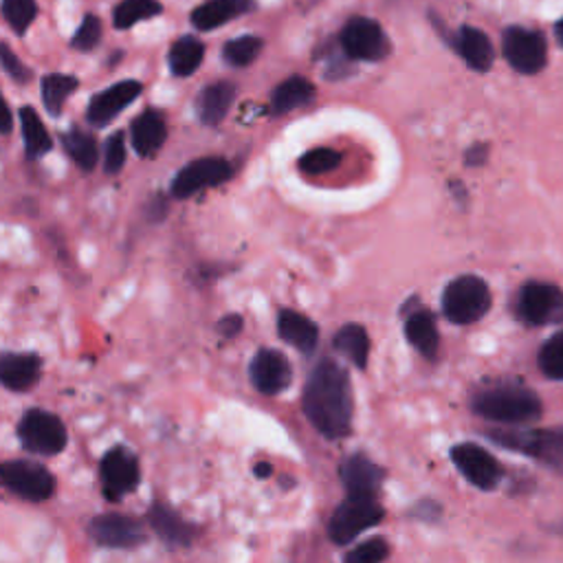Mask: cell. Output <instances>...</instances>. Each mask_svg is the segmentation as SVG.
<instances>
[{
    "mask_svg": "<svg viewBox=\"0 0 563 563\" xmlns=\"http://www.w3.org/2000/svg\"><path fill=\"white\" fill-rule=\"evenodd\" d=\"M254 474L258 476V478H269L271 474H273V467L271 465H258V467H254Z\"/></svg>",
    "mask_w": 563,
    "mask_h": 563,
    "instance_id": "43",
    "label": "cell"
},
{
    "mask_svg": "<svg viewBox=\"0 0 563 563\" xmlns=\"http://www.w3.org/2000/svg\"><path fill=\"white\" fill-rule=\"evenodd\" d=\"M0 485L29 502H47L56 491V480L49 469L29 461L0 465Z\"/></svg>",
    "mask_w": 563,
    "mask_h": 563,
    "instance_id": "8",
    "label": "cell"
},
{
    "mask_svg": "<svg viewBox=\"0 0 563 563\" xmlns=\"http://www.w3.org/2000/svg\"><path fill=\"white\" fill-rule=\"evenodd\" d=\"M150 526L155 528V533L172 548H181L192 543L194 539V526L187 524L181 515H176L172 509L163 506V504H155L148 513Z\"/></svg>",
    "mask_w": 563,
    "mask_h": 563,
    "instance_id": "22",
    "label": "cell"
},
{
    "mask_svg": "<svg viewBox=\"0 0 563 563\" xmlns=\"http://www.w3.org/2000/svg\"><path fill=\"white\" fill-rule=\"evenodd\" d=\"M252 381L258 392L276 396L291 385L293 368L280 351L265 348L252 362Z\"/></svg>",
    "mask_w": 563,
    "mask_h": 563,
    "instance_id": "15",
    "label": "cell"
},
{
    "mask_svg": "<svg viewBox=\"0 0 563 563\" xmlns=\"http://www.w3.org/2000/svg\"><path fill=\"white\" fill-rule=\"evenodd\" d=\"M126 161V144L124 135L115 133L106 142V152H103V168L108 174H118L124 168Z\"/></svg>",
    "mask_w": 563,
    "mask_h": 563,
    "instance_id": "38",
    "label": "cell"
},
{
    "mask_svg": "<svg viewBox=\"0 0 563 563\" xmlns=\"http://www.w3.org/2000/svg\"><path fill=\"white\" fill-rule=\"evenodd\" d=\"M42 375V362L32 353L0 355V383L12 392L32 390Z\"/></svg>",
    "mask_w": 563,
    "mask_h": 563,
    "instance_id": "17",
    "label": "cell"
},
{
    "mask_svg": "<svg viewBox=\"0 0 563 563\" xmlns=\"http://www.w3.org/2000/svg\"><path fill=\"white\" fill-rule=\"evenodd\" d=\"M502 49L506 62L524 75L539 73L548 62V49L546 40L526 27H511L504 32Z\"/></svg>",
    "mask_w": 563,
    "mask_h": 563,
    "instance_id": "11",
    "label": "cell"
},
{
    "mask_svg": "<svg viewBox=\"0 0 563 563\" xmlns=\"http://www.w3.org/2000/svg\"><path fill=\"white\" fill-rule=\"evenodd\" d=\"M88 530L93 541L103 548H135L146 541L144 526L126 515H99Z\"/></svg>",
    "mask_w": 563,
    "mask_h": 563,
    "instance_id": "14",
    "label": "cell"
},
{
    "mask_svg": "<svg viewBox=\"0 0 563 563\" xmlns=\"http://www.w3.org/2000/svg\"><path fill=\"white\" fill-rule=\"evenodd\" d=\"M0 64H3L8 75H12L16 82L29 79V71L23 66V62L16 58V53L8 45H0Z\"/></svg>",
    "mask_w": 563,
    "mask_h": 563,
    "instance_id": "40",
    "label": "cell"
},
{
    "mask_svg": "<svg viewBox=\"0 0 563 563\" xmlns=\"http://www.w3.org/2000/svg\"><path fill=\"white\" fill-rule=\"evenodd\" d=\"M342 47L348 58L362 62H379L390 53V40L383 27L372 19H353L342 32Z\"/></svg>",
    "mask_w": 563,
    "mask_h": 563,
    "instance_id": "10",
    "label": "cell"
},
{
    "mask_svg": "<svg viewBox=\"0 0 563 563\" xmlns=\"http://www.w3.org/2000/svg\"><path fill=\"white\" fill-rule=\"evenodd\" d=\"M554 34H556V40H559V45L563 47V19L556 23V27H554Z\"/></svg>",
    "mask_w": 563,
    "mask_h": 563,
    "instance_id": "44",
    "label": "cell"
},
{
    "mask_svg": "<svg viewBox=\"0 0 563 563\" xmlns=\"http://www.w3.org/2000/svg\"><path fill=\"white\" fill-rule=\"evenodd\" d=\"M260 49L262 40L258 36H243L224 45L222 56L232 66H249L260 56Z\"/></svg>",
    "mask_w": 563,
    "mask_h": 563,
    "instance_id": "34",
    "label": "cell"
},
{
    "mask_svg": "<svg viewBox=\"0 0 563 563\" xmlns=\"http://www.w3.org/2000/svg\"><path fill=\"white\" fill-rule=\"evenodd\" d=\"M157 14H161L159 0H124L115 14H112V23H115L118 29H131L137 23L148 21Z\"/></svg>",
    "mask_w": 563,
    "mask_h": 563,
    "instance_id": "31",
    "label": "cell"
},
{
    "mask_svg": "<svg viewBox=\"0 0 563 563\" xmlns=\"http://www.w3.org/2000/svg\"><path fill=\"white\" fill-rule=\"evenodd\" d=\"M452 461L456 469L463 474L467 482H472L476 489L493 491L502 480V467L500 463L487 452V449L463 442L452 449Z\"/></svg>",
    "mask_w": 563,
    "mask_h": 563,
    "instance_id": "12",
    "label": "cell"
},
{
    "mask_svg": "<svg viewBox=\"0 0 563 563\" xmlns=\"http://www.w3.org/2000/svg\"><path fill=\"white\" fill-rule=\"evenodd\" d=\"M474 412L493 423L519 425L541 416V401L526 385L500 383L476 394Z\"/></svg>",
    "mask_w": 563,
    "mask_h": 563,
    "instance_id": "2",
    "label": "cell"
},
{
    "mask_svg": "<svg viewBox=\"0 0 563 563\" xmlns=\"http://www.w3.org/2000/svg\"><path fill=\"white\" fill-rule=\"evenodd\" d=\"M458 56L474 69V71H489L493 66V45L485 32L476 27H463L454 38Z\"/></svg>",
    "mask_w": 563,
    "mask_h": 563,
    "instance_id": "20",
    "label": "cell"
},
{
    "mask_svg": "<svg viewBox=\"0 0 563 563\" xmlns=\"http://www.w3.org/2000/svg\"><path fill=\"white\" fill-rule=\"evenodd\" d=\"M517 315L528 326L563 323V289L548 282H528L517 297Z\"/></svg>",
    "mask_w": 563,
    "mask_h": 563,
    "instance_id": "7",
    "label": "cell"
},
{
    "mask_svg": "<svg viewBox=\"0 0 563 563\" xmlns=\"http://www.w3.org/2000/svg\"><path fill=\"white\" fill-rule=\"evenodd\" d=\"M236 86L232 82H216L207 86L198 97V118L207 126L220 124L234 103Z\"/></svg>",
    "mask_w": 563,
    "mask_h": 563,
    "instance_id": "21",
    "label": "cell"
},
{
    "mask_svg": "<svg viewBox=\"0 0 563 563\" xmlns=\"http://www.w3.org/2000/svg\"><path fill=\"white\" fill-rule=\"evenodd\" d=\"M101 38V25L95 16H86L84 23L79 25L75 38H73V47L79 51H90L93 47H97Z\"/></svg>",
    "mask_w": 563,
    "mask_h": 563,
    "instance_id": "39",
    "label": "cell"
},
{
    "mask_svg": "<svg viewBox=\"0 0 563 563\" xmlns=\"http://www.w3.org/2000/svg\"><path fill=\"white\" fill-rule=\"evenodd\" d=\"M491 438L502 446L522 452L554 472H563V427L535 431H495Z\"/></svg>",
    "mask_w": 563,
    "mask_h": 563,
    "instance_id": "4",
    "label": "cell"
},
{
    "mask_svg": "<svg viewBox=\"0 0 563 563\" xmlns=\"http://www.w3.org/2000/svg\"><path fill=\"white\" fill-rule=\"evenodd\" d=\"M142 95V84L139 82H120L115 86L106 88L103 93L95 95L88 103V122L95 126H108L112 120Z\"/></svg>",
    "mask_w": 563,
    "mask_h": 563,
    "instance_id": "16",
    "label": "cell"
},
{
    "mask_svg": "<svg viewBox=\"0 0 563 563\" xmlns=\"http://www.w3.org/2000/svg\"><path fill=\"white\" fill-rule=\"evenodd\" d=\"M249 8H252V0H211V3L200 5L192 14V23L200 32H211L228 25L232 19L241 16Z\"/></svg>",
    "mask_w": 563,
    "mask_h": 563,
    "instance_id": "24",
    "label": "cell"
},
{
    "mask_svg": "<svg viewBox=\"0 0 563 563\" xmlns=\"http://www.w3.org/2000/svg\"><path fill=\"white\" fill-rule=\"evenodd\" d=\"M205 58V47L196 38H181L170 51V69L174 75H192Z\"/></svg>",
    "mask_w": 563,
    "mask_h": 563,
    "instance_id": "29",
    "label": "cell"
},
{
    "mask_svg": "<svg viewBox=\"0 0 563 563\" xmlns=\"http://www.w3.org/2000/svg\"><path fill=\"white\" fill-rule=\"evenodd\" d=\"M75 88H77V79L69 77V75L56 73V75H47L42 79V101L53 118L60 115L66 99L73 95Z\"/></svg>",
    "mask_w": 563,
    "mask_h": 563,
    "instance_id": "30",
    "label": "cell"
},
{
    "mask_svg": "<svg viewBox=\"0 0 563 563\" xmlns=\"http://www.w3.org/2000/svg\"><path fill=\"white\" fill-rule=\"evenodd\" d=\"M383 509L377 502V498H357L348 495L336 511L332 513V519L328 524V535L334 543H351L355 537L366 533L368 528L381 524Z\"/></svg>",
    "mask_w": 563,
    "mask_h": 563,
    "instance_id": "5",
    "label": "cell"
},
{
    "mask_svg": "<svg viewBox=\"0 0 563 563\" xmlns=\"http://www.w3.org/2000/svg\"><path fill=\"white\" fill-rule=\"evenodd\" d=\"M99 476H101L103 495L112 502H118L139 487V478H142L139 461L133 452H128V449L112 446L101 458Z\"/></svg>",
    "mask_w": 563,
    "mask_h": 563,
    "instance_id": "9",
    "label": "cell"
},
{
    "mask_svg": "<svg viewBox=\"0 0 563 563\" xmlns=\"http://www.w3.org/2000/svg\"><path fill=\"white\" fill-rule=\"evenodd\" d=\"M218 330L222 336H228V340H232V336H236L241 330H243V317L241 315H228L222 317L218 321Z\"/></svg>",
    "mask_w": 563,
    "mask_h": 563,
    "instance_id": "41",
    "label": "cell"
},
{
    "mask_svg": "<svg viewBox=\"0 0 563 563\" xmlns=\"http://www.w3.org/2000/svg\"><path fill=\"white\" fill-rule=\"evenodd\" d=\"M21 124H23V139H25V150L32 159L42 157L45 152L51 150L53 142L51 135L47 133L42 120L38 118V112L34 108H23L21 110Z\"/></svg>",
    "mask_w": 563,
    "mask_h": 563,
    "instance_id": "28",
    "label": "cell"
},
{
    "mask_svg": "<svg viewBox=\"0 0 563 563\" xmlns=\"http://www.w3.org/2000/svg\"><path fill=\"white\" fill-rule=\"evenodd\" d=\"M19 438L27 452L40 456H56L66 446L64 423L45 409H29L23 416L19 425Z\"/></svg>",
    "mask_w": 563,
    "mask_h": 563,
    "instance_id": "6",
    "label": "cell"
},
{
    "mask_svg": "<svg viewBox=\"0 0 563 563\" xmlns=\"http://www.w3.org/2000/svg\"><path fill=\"white\" fill-rule=\"evenodd\" d=\"M405 336L407 342L427 359H436L438 355V346H440V336L436 330V321L433 315L425 308L412 313L405 321Z\"/></svg>",
    "mask_w": 563,
    "mask_h": 563,
    "instance_id": "23",
    "label": "cell"
},
{
    "mask_svg": "<svg viewBox=\"0 0 563 563\" xmlns=\"http://www.w3.org/2000/svg\"><path fill=\"white\" fill-rule=\"evenodd\" d=\"M353 388L348 372L330 359L317 364L304 388V412L313 427L330 438H344L353 425Z\"/></svg>",
    "mask_w": 563,
    "mask_h": 563,
    "instance_id": "1",
    "label": "cell"
},
{
    "mask_svg": "<svg viewBox=\"0 0 563 563\" xmlns=\"http://www.w3.org/2000/svg\"><path fill=\"white\" fill-rule=\"evenodd\" d=\"M64 148L82 170L90 172L97 166V144L88 133L73 128L64 135Z\"/></svg>",
    "mask_w": 563,
    "mask_h": 563,
    "instance_id": "32",
    "label": "cell"
},
{
    "mask_svg": "<svg viewBox=\"0 0 563 563\" xmlns=\"http://www.w3.org/2000/svg\"><path fill=\"white\" fill-rule=\"evenodd\" d=\"M388 554H390L388 541L381 537H375V539H368L362 546L353 548L346 554L344 563H383L388 559Z\"/></svg>",
    "mask_w": 563,
    "mask_h": 563,
    "instance_id": "37",
    "label": "cell"
},
{
    "mask_svg": "<svg viewBox=\"0 0 563 563\" xmlns=\"http://www.w3.org/2000/svg\"><path fill=\"white\" fill-rule=\"evenodd\" d=\"M340 476L348 495H357V498H377L383 482V469L377 467L364 454H355L346 458L340 469Z\"/></svg>",
    "mask_w": 563,
    "mask_h": 563,
    "instance_id": "18",
    "label": "cell"
},
{
    "mask_svg": "<svg viewBox=\"0 0 563 563\" xmlns=\"http://www.w3.org/2000/svg\"><path fill=\"white\" fill-rule=\"evenodd\" d=\"M230 176H232V166L224 159H216V157L196 159L176 174L172 183V192L176 198H189L200 189L224 183Z\"/></svg>",
    "mask_w": 563,
    "mask_h": 563,
    "instance_id": "13",
    "label": "cell"
},
{
    "mask_svg": "<svg viewBox=\"0 0 563 563\" xmlns=\"http://www.w3.org/2000/svg\"><path fill=\"white\" fill-rule=\"evenodd\" d=\"M10 131H12V112L3 95H0V133H10Z\"/></svg>",
    "mask_w": 563,
    "mask_h": 563,
    "instance_id": "42",
    "label": "cell"
},
{
    "mask_svg": "<svg viewBox=\"0 0 563 563\" xmlns=\"http://www.w3.org/2000/svg\"><path fill=\"white\" fill-rule=\"evenodd\" d=\"M491 308V291L478 276H461L442 293V313L458 326L482 319Z\"/></svg>",
    "mask_w": 563,
    "mask_h": 563,
    "instance_id": "3",
    "label": "cell"
},
{
    "mask_svg": "<svg viewBox=\"0 0 563 563\" xmlns=\"http://www.w3.org/2000/svg\"><path fill=\"white\" fill-rule=\"evenodd\" d=\"M278 332L286 344L304 355H310L319 342V328L313 319L295 310H282L278 317Z\"/></svg>",
    "mask_w": 563,
    "mask_h": 563,
    "instance_id": "19",
    "label": "cell"
},
{
    "mask_svg": "<svg viewBox=\"0 0 563 563\" xmlns=\"http://www.w3.org/2000/svg\"><path fill=\"white\" fill-rule=\"evenodd\" d=\"M313 97H315V86L306 77L293 75L276 88L273 112H278V115H282V112H291L295 108L310 103Z\"/></svg>",
    "mask_w": 563,
    "mask_h": 563,
    "instance_id": "27",
    "label": "cell"
},
{
    "mask_svg": "<svg viewBox=\"0 0 563 563\" xmlns=\"http://www.w3.org/2000/svg\"><path fill=\"white\" fill-rule=\"evenodd\" d=\"M342 155L330 148H315L299 159V170L306 174H326L340 166Z\"/></svg>",
    "mask_w": 563,
    "mask_h": 563,
    "instance_id": "36",
    "label": "cell"
},
{
    "mask_svg": "<svg viewBox=\"0 0 563 563\" xmlns=\"http://www.w3.org/2000/svg\"><path fill=\"white\" fill-rule=\"evenodd\" d=\"M539 368L546 377L563 381V330L552 334L539 351Z\"/></svg>",
    "mask_w": 563,
    "mask_h": 563,
    "instance_id": "33",
    "label": "cell"
},
{
    "mask_svg": "<svg viewBox=\"0 0 563 563\" xmlns=\"http://www.w3.org/2000/svg\"><path fill=\"white\" fill-rule=\"evenodd\" d=\"M166 120L155 110L139 115L131 128L133 146L142 157H152L166 142Z\"/></svg>",
    "mask_w": 563,
    "mask_h": 563,
    "instance_id": "25",
    "label": "cell"
},
{
    "mask_svg": "<svg viewBox=\"0 0 563 563\" xmlns=\"http://www.w3.org/2000/svg\"><path fill=\"white\" fill-rule=\"evenodd\" d=\"M332 346H334L336 353L346 357L359 370H364L368 366L370 340H368V332L362 323H346L340 332L334 334Z\"/></svg>",
    "mask_w": 563,
    "mask_h": 563,
    "instance_id": "26",
    "label": "cell"
},
{
    "mask_svg": "<svg viewBox=\"0 0 563 563\" xmlns=\"http://www.w3.org/2000/svg\"><path fill=\"white\" fill-rule=\"evenodd\" d=\"M36 0H3V19L16 34H25L36 19Z\"/></svg>",
    "mask_w": 563,
    "mask_h": 563,
    "instance_id": "35",
    "label": "cell"
}]
</instances>
